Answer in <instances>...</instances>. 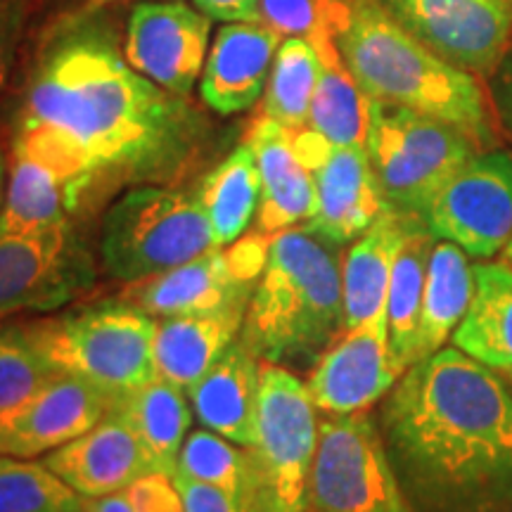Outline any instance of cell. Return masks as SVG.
<instances>
[{"instance_id":"6da1fadb","label":"cell","mask_w":512,"mask_h":512,"mask_svg":"<svg viewBox=\"0 0 512 512\" xmlns=\"http://www.w3.org/2000/svg\"><path fill=\"white\" fill-rule=\"evenodd\" d=\"M204 128L188 98L126 62L105 19L74 17L38 55L12 155L48 166L76 209L100 188L176 181L200 152Z\"/></svg>"},{"instance_id":"7a4b0ae2","label":"cell","mask_w":512,"mask_h":512,"mask_svg":"<svg viewBox=\"0 0 512 512\" xmlns=\"http://www.w3.org/2000/svg\"><path fill=\"white\" fill-rule=\"evenodd\" d=\"M380 430L415 512H512V389L456 347L382 399Z\"/></svg>"},{"instance_id":"3957f363","label":"cell","mask_w":512,"mask_h":512,"mask_svg":"<svg viewBox=\"0 0 512 512\" xmlns=\"http://www.w3.org/2000/svg\"><path fill=\"white\" fill-rule=\"evenodd\" d=\"M328 22L368 100L408 107L456 126L479 150L498 143L494 107L475 79L387 15L377 0H328Z\"/></svg>"},{"instance_id":"277c9868","label":"cell","mask_w":512,"mask_h":512,"mask_svg":"<svg viewBox=\"0 0 512 512\" xmlns=\"http://www.w3.org/2000/svg\"><path fill=\"white\" fill-rule=\"evenodd\" d=\"M344 332L342 254L306 226L271 235L240 339L264 363L311 368Z\"/></svg>"},{"instance_id":"5b68a950","label":"cell","mask_w":512,"mask_h":512,"mask_svg":"<svg viewBox=\"0 0 512 512\" xmlns=\"http://www.w3.org/2000/svg\"><path fill=\"white\" fill-rule=\"evenodd\" d=\"M22 330L57 373L91 382L114 401L157 375V318L119 297L22 323Z\"/></svg>"},{"instance_id":"8992f818","label":"cell","mask_w":512,"mask_h":512,"mask_svg":"<svg viewBox=\"0 0 512 512\" xmlns=\"http://www.w3.org/2000/svg\"><path fill=\"white\" fill-rule=\"evenodd\" d=\"M214 247L197 195L169 185L126 190L102 219V266L121 283L166 273Z\"/></svg>"},{"instance_id":"52a82bcc","label":"cell","mask_w":512,"mask_h":512,"mask_svg":"<svg viewBox=\"0 0 512 512\" xmlns=\"http://www.w3.org/2000/svg\"><path fill=\"white\" fill-rule=\"evenodd\" d=\"M318 408L290 368L264 363L245 512H309Z\"/></svg>"},{"instance_id":"ba28073f","label":"cell","mask_w":512,"mask_h":512,"mask_svg":"<svg viewBox=\"0 0 512 512\" xmlns=\"http://www.w3.org/2000/svg\"><path fill=\"white\" fill-rule=\"evenodd\" d=\"M366 152L387 207L422 219L437 192L482 150L446 121L370 100Z\"/></svg>"},{"instance_id":"9c48e42d","label":"cell","mask_w":512,"mask_h":512,"mask_svg":"<svg viewBox=\"0 0 512 512\" xmlns=\"http://www.w3.org/2000/svg\"><path fill=\"white\" fill-rule=\"evenodd\" d=\"M309 512H415L368 411L320 420Z\"/></svg>"},{"instance_id":"30bf717a","label":"cell","mask_w":512,"mask_h":512,"mask_svg":"<svg viewBox=\"0 0 512 512\" xmlns=\"http://www.w3.org/2000/svg\"><path fill=\"white\" fill-rule=\"evenodd\" d=\"M271 235L249 233L226 247H214L188 264L128 283L121 302L152 318L197 316L230 306H247L264 273Z\"/></svg>"},{"instance_id":"8fae6325","label":"cell","mask_w":512,"mask_h":512,"mask_svg":"<svg viewBox=\"0 0 512 512\" xmlns=\"http://www.w3.org/2000/svg\"><path fill=\"white\" fill-rule=\"evenodd\" d=\"M95 283L93 256L72 221L24 235H0V320L55 311Z\"/></svg>"},{"instance_id":"7c38bea8","label":"cell","mask_w":512,"mask_h":512,"mask_svg":"<svg viewBox=\"0 0 512 512\" xmlns=\"http://www.w3.org/2000/svg\"><path fill=\"white\" fill-rule=\"evenodd\" d=\"M422 221L437 240L489 261L512 238V152L482 150L467 159L430 202Z\"/></svg>"},{"instance_id":"4fadbf2b","label":"cell","mask_w":512,"mask_h":512,"mask_svg":"<svg viewBox=\"0 0 512 512\" xmlns=\"http://www.w3.org/2000/svg\"><path fill=\"white\" fill-rule=\"evenodd\" d=\"M292 145L316 192V209L304 226L332 245H351L387 209L366 147L332 145L309 126L292 131Z\"/></svg>"},{"instance_id":"5bb4252c","label":"cell","mask_w":512,"mask_h":512,"mask_svg":"<svg viewBox=\"0 0 512 512\" xmlns=\"http://www.w3.org/2000/svg\"><path fill=\"white\" fill-rule=\"evenodd\" d=\"M408 34L470 74H494L508 53L512 0H377Z\"/></svg>"},{"instance_id":"9a60e30c","label":"cell","mask_w":512,"mask_h":512,"mask_svg":"<svg viewBox=\"0 0 512 512\" xmlns=\"http://www.w3.org/2000/svg\"><path fill=\"white\" fill-rule=\"evenodd\" d=\"M211 17L185 3H140L128 17L126 62L164 91L188 98L207 62Z\"/></svg>"},{"instance_id":"2e32d148","label":"cell","mask_w":512,"mask_h":512,"mask_svg":"<svg viewBox=\"0 0 512 512\" xmlns=\"http://www.w3.org/2000/svg\"><path fill=\"white\" fill-rule=\"evenodd\" d=\"M401 373L389 351L387 320L344 330L309 368L306 389L325 415L368 411L392 392Z\"/></svg>"},{"instance_id":"e0dca14e","label":"cell","mask_w":512,"mask_h":512,"mask_svg":"<svg viewBox=\"0 0 512 512\" xmlns=\"http://www.w3.org/2000/svg\"><path fill=\"white\" fill-rule=\"evenodd\" d=\"M112 406V396L91 382L57 375L15 411L0 415V453L15 458L48 456L93 430Z\"/></svg>"},{"instance_id":"ac0fdd59","label":"cell","mask_w":512,"mask_h":512,"mask_svg":"<svg viewBox=\"0 0 512 512\" xmlns=\"http://www.w3.org/2000/svg\"><path fill=\"white\" fill-rule=\"evenodd\" d=\"M43 463L83 498L117 494L136 479L159 472L152 453L117 411L107 413L93 430L50 451Z\"/></svg>"},{"instance_id":"d6986e66","label":"cell","mask_w":512,"mask_h":512,"mask_svg":"<svg viewBox=\"0 0 512 512\" xmlns=\"http://www.w3.org/2000/svg\"><path fill=\"white\" fill-rule=\"evenodd\" d=\"M283 36L261 22H226L216 31L204 62L200 95L216 114L254 107L264 93Z\"/></svg>"},{"instance_id":"ffe728a7","label":"cell","mask_w":512,"mask_h":512,"mask_svg":"<svg viewBox=\"0 0 512 512\" xmlns=\"http://www.w3.org/2000/svg\"><path fill=\"white\" fill-rule=\"evenodd\" d=\"M245 143L252 147L261 176L256 233L275 235L309 221L316 209V192L309 169L294 152L290 128L256 117L247 128Z\"/></svg>"},{"instance_id":"44dd1931","label":"cell","mask_w":512,"mask_h":512,"mask_svg":"<svg viewBox=\"0 0 512 512\" xmlns=\"http://www.w3.org/2000/svg\"><path fill=\"white\" fill-rule=\"evenodd\" d=\"M261 375L264 361L238 337L188 389L195 418L202 427L238 446H252L259 418Z\"/></svg>"},{"instance_id":"7402d4cb","label":"cell","mask_w":512,"mask_h":512,"mask_svg":"<svg viewBox=\"0 0 512 512\" xmlns=\"http://www.w3.org/2000/svg\"><path fill=\"white\" fill-rule=\"evenodd\" d=\"M411 216L387 207L380 219L342 254L344 330L387 320L394 261Z\"/></svg>"},{"instance_id":"603a6c76","label":"cell","mask_w":512,"mask_h":512,"mask_svg":"<svg viewBox=\"0 0 512 512\" xmlns=\"http://www.w3.org/2000/svg\"><path fill=\"white\" fill-rule=\"evenodd\" d=\"M245 313L247 306H230V309L197 313V316L157 318V375L188 392L240 337Z\"/></svg>"},{"instance_id":"cb8c5ba5","label":"cell","mask_w":512,"mask_h":512,"mask_svg":"<svg viewBox=\"0 0 512 512\" xmlns=\"http://www.w3.org/2000/svg\"><path fill=\"white\" fill-rule=\"evenodd\" d=\"M475 292L463 320L453 330V347L496 373L512 370V264L479 261Z\"/></svg>"},{"instance_id":"d4e9b609","label":"cell","mask_w":512,"mask_h":512,"mask_svg":"<svg viewBox=\"0 0 512 512\" xmlns=\"http://www.w3.org/2000/svg\"><path fill=\"white\" fill-rule=\"evenodd\" d=\"M306 41H311V46L316 48L320 62L316 93H313L306 126L330 140L332 145L366 147L370 100L339 53L328 19Z\"/></svg>"},{"instance_id":"484cf974","label":"cell","mask_w":512,"mask_h":512,"mask_svg":"<svg viewBox=\"0 0 512 512\" xmlns=\"http://www.w3.org/2000/svg\"><path fill=\"white\" fill-rule=\"evenodd\" d=\"M472 292H475V271L470 266V256L448 240L434 242L427 264L425 292H422L415 363L444 349L470 306Z\"/></svg>"},{"instance_id":"4316f807","label":"cell","mask_w":512,"mask_h":512,"mask_svg":"<svg viewBox=\"0 0 512 512\" xmlns=\"http://www.w3.org/2000/svg\"><path fill=\"white\" fill-rule=\"evenodd\" d=\"M437 238L420 216H411L406 235L396 254L392 283L387 297L389 351L399 373L403 375L415 363V337H418L422 292H425L427 264Z\"/></svg>"},{"instance_id":"83f0119b","label":"cell","mask_w":512,"mask_h":512,"mask_svg":"<svg viewBox=\"0 0 512 512\" xmlns=\"http://www.w3.org/2000/svg\"><path fill=\"white\" fill-rule=\"evenodd\" d=\"M183 392L174 382L155 375L119 396L112 406V411L133 427L164 475L176 472L178 453L192 422L190 403Z\"/></svg>"},{"instance_id":"f1b7e54d","label":"cell","mask_w":512,"mask_h":512,"mask_svg":"<svg viewBox=\"0 0 512 512\" xmlns=\"http://www.w3.org/2000/svg\"><path fill=\"white\" fill-rule=\"evenodd\" d=\"M197 200L211 223L216 247L240 240L261 200V176L252 147L242 143L219 166H214L204 176Z\"/></svg>"},{"instance_id":"f546056e","label":"cell","mask_w":512,"mask_h":512,"mask_svg":"<svg viewBox=\"0 0 512 512\" xmlns=\"http://www.w3.org/2000/svg\"><path fill=\"white\" fill-rule=\"evenodd\" d=\"M72 200L64 183L48 166L34 159L12 155L3 207H0V235H24L53 228L69 221Z\"/></svg>"},{"instance_id":"4dcf8cb0","label":"cell","mask_w":512,"mask_h":512,"mask_svg":"<svg viewBox=\"0 0 512 512\" xmlns=\"http://www.w3.org/2000/svg\"><path fill=\"white\" fill-rule=\"evenodd\" d=\"M320 62L316 48L306 38H285L275 53L268 74L261 117L299 131L309 124L311 100L316 93Z\"/></svg>"},{"instance_id":"1f68e13d","label":"cell","mask_w":512,"mask_h":512,"mask_svg":"<svg viewBox=\"0 0 512 512\" xmlns=\"http://www.w3.org/2000/svg\"><path fill=\"white\" fill-rule=\"evenodd\" d=\"M0 512H86V498L43 460L0 453Z\"/></svg>"},{"instance_id":"d6a6232c","label":"cell","mask_w":512,"mask_h":512,"mask_svg":"<svg viewBox=\"0 0 512 512\" xmlns=\"http://www.w3.org/2000/svg\"><path fill=\"white\" fill-rule=\"evenodd\" d=\"M174 475H183L219 486L245 505L249 491V456L247 448L238 446L221 434L207 430L190 432L185 437Z\"/></svg>"},{"instance_id":"836d02e7","label":"cell","mask_w":512,"mask_h":512,"mask_svg":"<svg viewBox=\"0 0 512 512\" xmlns=\"http://www.w3.org/2000/svg\"><path fill=\"white\" fill-rule=\"evenodd\" d=\"M57 375L29 342L22 325H0V415L15 411Z\"/></svg>"},{"instance_id":"e575fe53","label":"cell","mask_w":512,"mask_h":512,"mask_svg":"<svg viewBox=\"0 0 512 512\" xmlns=\"http://www.w3.org/2000/svg\"><path fill=\"white\" fill-rule=\"evenodd\" d=\"M86 512H185V508L171 475L152 472L117 494L86 498Z\"/></svg>"},{"instance_id":"d590c367","label":"cell","mask_w":512,"mask_h":512,"mask_svg":"<svg viewBox=\"0 0 512 512\" xmlns=\"http://www.w3.org/2000/svg\"><path fill=\"white\" fill-rule=\"evenodd\" d=\"M328 19V0H259V22L283 38H311Z\"/></svg>"},{"instance_id":"8d00e7d4","label":"cell","mask_w":512,"mask_h":512,"mask_svg":"<svg viewBox=\"0 0 512 512\" xmlns=\"http://www.w3.org/2000/svg\"><path fill=\"white\" fill-rule=\"evenodd\" d=\"M31 0H0V93L8 86L29 22Z\"/></svg>"},{"instance_id":"74e56055","label":"cell","mask_w":512,"mask_h":512,"mask_svg":"<svg viewBox=\"0 0 512 512\" xmlns=\"http://www.w3.org/2000/svg\"><path fill=\"white\" fill-rule=\"evenodd\" d=\"M171 479L181 494L185 512H245V505L219 486L195 482V479L183 475H171Z\"/></svg>"},{"instance_id":"f35d334b","label":"cell","mask_w":512,"mask_h":512,"mask_svg":"<svg viewBox=\"0 0 512 512\" xmlns=\"http://www.w3.org/2000/svg\"><path fill=\"white\" fill-rule=\"evenodd\" d=\"M491 107L505 131L512 136V50L505 53L491 76Z\"/></svg>"},{"instance_id":"ab89813d","label":"cell","mask_w":512,"mask_h":512,"mask_svg":"<svg viewBox=\"0 0 512 512\" xmlns=\"http://www.w3.org/2000/svg\"><path fill=\"white\" fill-rule=\"evenodd\" d=\"M195 8L221 22H259V0H192Z\"/></svg>"},{"instance_id":"60d3db41","label":"cell","mask_w":512,"mask_h":512,"mask_svg":"<svg viewBox=\"0 0 512 512\" xmlns=\"http://www.w3.org/2000/svg\"><path fill=\"white\" fill-rule=\"evenodd\" d=\"M5 183H8V159H5L3 147H0V207H3L5 197Z\"/></svg>"},{"instance_id":"b9f144b4","label":"cell","mask_w":512,"mask_h":512,"mask_svg":"<svg viewBox=\"0 0 512 512\" xmlns=\"http://www.w3.org/2000/svg\"><path fill=\"white\" fill-rule=\"evenodd\" d=\"M503 256H505V261H508V264H512V238L508 240V245H505Z\"/></svg>"},{"instance_id":"7bdbcfd3","label":"cell","mask_w":512,"mask_h":512,"mask_svg":"<svg viewBox=\"0 0 512 512\" xmlns=\"http://www.w3.org/2000/svg\"><path fill=\"white\" fill-rule=\"evenodd\" d=\"M105 3H110V0H93V5H105Z\"/></svg>"},{"instance_id":"ee69618b","label":"cell","mask_w":512,"mask_h":512,"mask_svg":"<svg viewBox=\"0 0 512 512\" xmlns=\"http://www.w3.org/2000/svg\"><path fill=\"white\" fill-rule=\"evenodd\" d=\"M510 387H512V370H510Z\"/></svg>"},{"instance_id":"f6af8a7d","label":"cell","mask_w":512,"mask_h":512,"mask_svg":"<svg viewBox=\"0 0 512 512\" xmlns=\"http://www.w3.org/2000/svg\"><path fill=\"white\" fill-rule=\"evenodd\" d=\"M0 325H3V320H0Z\"/></svg>"}]
</instances>
